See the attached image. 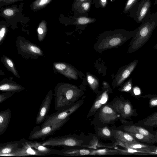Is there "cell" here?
<instances>
[{
    "mask_svg": "<svg viewBox=\"0 0 157 157\" xmlns=\"http://www.w3.org/2000/svg\"><path fill=\"white\" fill-rule=\"evenodd\" d=\"M117 0H109V1L111 2H114L115 1H116Z\"/></svg>",
    "mask_w": 157,
    "mask_h": 157,
    "instance_id": "cell-48",
    "label": "cell"
},
{
    "mask_svg": "<svg viewBox=\"0 0 157 157\" xmlns=\"http://www.w3.org/2000/svg\"><path fill=\"white\" fill-rule=\"evenodd\" d=\"M52 0H35L30 5L31 10L36 11L43 9L50 3Z\"/></svg>",
    "mask_w": 157,
    "mask_h": 157,
    "instance_id": "cell-28",
    "label": "cell"
},
{
    "mask_svg": "<svg viewBox=\"0 0 157 157\" xmlns=\"http://www.w3.org/2000/svg\"><path fill=\"white\" fill-rule=\"evenodd\" d=\"M117 128L122 130L128 133H140L150 138L155 141V135L142 126L133 124H125Z\"/></svg>",
    "mask_w": 157,
    "mask_h": 157,
    "instance_id": "cell-14",
    "label": "cell"
},
{
    "mask_svg": "<svg viewBox=\"0 0 157 157\" xmlns=\"http://www.w3.org/2000/svg\"><path fill=\"white\" fill-rule=\"evenodd\" d=\"M120 115L121 120L130 119L135 116L136 110L134 109L130 101L121 98L113 99L109 104Z\"/></svg>",
    "mask_w": 157,
    "mask_h": 157,
    "instance_id": "cell-8",
    "label": "cell"
},
{
    "mask_svg": "<svg viewBox=\"0 0 157 157\" xmlns=\"http://www.w3.org/2000/svg\"><path fill=\"white\" fill-rule=\"evenodd\" d=\"M0 15L3 17L10 19L13 17L17 12L16 6L2 8L1 9Z\"/></svg>",
    "mask_w": 157,
    "mask_h": 157,
    "instance_id": "cell-29",
    "label": "cell"
},
{
    "mask_svg": "<svg viewBox=\"0 0 157 157\" xmlns=\"http://www.w3.org/2000/svg\"><path fill=\"white\" fill-rule=\"evenodd\" d=\"M138 61V59H135L121 68L114 80L113 85L115 86H120L123 83L134 70Z\"/></svg>",
    "mask_w": 157,
    "mask_h": 157,
    "instance_id": "cell-11",
    "label": "cell"
},
{
    "mask_svg": "<svg viewBox=\"0 0 157 157\" xmlns=\"http://www.w3.org/2000/svg\"><path fill=\"white\" fill-rule=\"evenodd\" d=\"M92 0H86L73 12L74 15L89 17L88 12L90 9Z\"/></svg>",
    "mask_w": 157,
    "mask_h": 157,
    "instance_id": "cell-24",
    "label": "cell"
},
{
    "mask_svg": "<svg viewBox=\"0 0 157 157\" xmlns=\"http://www.w3.org/2000/svg\"><path fill=\"white\" fill-rule=\"evenodd\" d=\"M4 0H0V2H3Z\"/></svg>",
    "mask_w": 157,
    "mask_h": 157,
    "instance_id": "cell-49",
    "label": "cell"
},
{
    "mask_svg": "<svg viewBox=\"0 0 157 157\" xmlns=\"http://www.w3.org/2000/svg\"><path fill=\"white\" fill-rule=\"evenodd\" d=\"M154 5H155L157 4V0H155L154 3Z\"/></svg>",
    "mask_w": 157,
    "mask_h": 157,
    "instance_id": "cell-47",
    "label": "cell"
},
{
    "mask_svg": "<svg viewBox=\"0 0 157 157\" xmlns=\"http://www.w3.org/2000/svg\"><path fill=\"white\" fill-rule=\"evenodd\" d=\"M23 0H4L3 2H2L4 4L6 5Z\"/></svg>",
    "mask_w": 157,
    "mask_h": 157,
    "instance_id": "cell-43",
    "label": "cell"
},
{
    "mask_svg": "<svg viewBox=\"0 0 157 157\" xmlns=\"http://www.w3.org/2000/svg\"><path fill=\"white\" fill-rule=\"evenodd\" d=\"M22 139L18 141L0 144V156L11 153L16 148L21 146Z\"/></svg>",
    "mask_w": 157,
    "mask_h": 157,
    "instance_id": "cell-18",
    "label": "cell"
},
{
    "mask_svg": "<svg viewBox=\"0 0 157 157\" xmlns=\"http://www.w3.org/2000/svg\"><path fill=\"white\" fill-rule=\"evenodd\" d=\"M92 149L84 148L67 147L60 150L59 155L80 156L90 155Z\"/></svg>",
    "mask_w": 157,
    "mask_h": 157,
    "instance_id": "cell-15",
    "label": "cell"
},
{
    "mask_svg": "<svg viewBox=\"0 0 157 157\" xmlns=\"http://www.w3.org/2000/svg\"><path fill=\"white\" fill-rule=\"evenodd\" d=\"M95 130L96 136L98 137L111 140L114 139L116 140L114 137L111 128L107 126L101 127H97L95 128Z\"/></svg>",
    "mask_w": 157,
    "mask_h": 157,
    "instance_id": "cell-22",
    "label": "cell"
},
{
    "mask_svg": "<svg viewBox=\"0 0 157 157\" xmlns=\"http://www.w3.org/2000/svg\"><path fill=\"white\" fill-rule=\"evenodd\" d=\"M7 28L6 26L4 25H1L0 31V41H1L4 38L6 32Z\"/></svg>",
    "mask_w": 157,
    "mask_h": 157,
    "instance_id": "cell-42",
    "label": "cell"
},
{
    "mask_svg": "<svg viewBox=\"0 0 157 157\" xmlns=\"http://www.w3.org/2000/svg\"><path fill=\"white\" fill-rule=\"evenodd\" d=\"M71 24L80 28L85 27L88 25L94 22L96 19L89 17L74 15L71 17Z\"/></svg>",
    "mask_w": 157,
    "mask_h": 157,
    "instance_id": "cell-20",
    "label": "cell"
},
{
    "mask_svg": "<svg viewBox=\"0 0 157 157\" xmlns=\"http://www.w3.org/2000/svg\"><path fill=\"white\" fill-rule=\"evenodd\" d=\"M136 140L139 142L147 143H155L156 141L142 134L137 133H128Z\"/></svg>",
    "mask_w": 157,
    "mask_h": 157,
    "instance_id": "cell-30",
    "label": "cell"
},
{
    "mask_svg": "<svg viewBox=\"0 0 157 157\" xmlns=\"http://www.w3.org/2000/svg\"><path fill=\"white\" fill-rule=\"evenodd\" d=\"M132 87V79L131 78L124 84L120 90L121 91L130 93Z\"/></svg>",
    "mask_w": 157,
    "mask_h": 157,
    "instance_id": "cell-34",
    "label": "cell"
},
{
    "mask_svg": "<svg viewBox=\"0 0 157 157\" xmlns=\"http://www.w3.org/2000/svg\"><path fill=\"white\" fill-rule=\"evenodd\" d=\"M129 44L128 52H134L148 41L157 26V11L150 13L144 20Z\"/></svg>",
    "mask_w": 157,
    "mask_h": 157,
    "instance_id": "cell-2",
    "label": "cell"
},
{
    "mask_svg": "<svg viewBox=\"0 0 157 157\" xmlns=\"http://www.w3.org/2000/svg\"><path fill=\"white\" fill-rule=\"evenodd\" d=\"M11 112L10 108L0 112V135L3 134L10 123Z\"/></svg>",
    "mask_w": 157,
    "mask_h": 157,
    "instance_id": "cell-19",
    "label": "cell"
},
{
    "mask_svg": "<svg viewBox=\"0 0 157 157\" xmlns=\"http://www.w3.org/2000/svg\"><path fill=\"white\" fill-rule=\"evenodd\" d=\"M70 119L48 125L43 127L35 126L30 132L29 137V140L44 139L47 136L60 130L63 126Z\"/></svg>",
    "mask_w": 157,
    "mask_h": 157,
    "instance_id": "cell-6",
    "label": "cell"
},
{
    "mask_svg": "<svg viewBox=\"0 0 157 157\" xmlns=\"http://www.w3.org/2000/svg\"><path fill=\"white\" fill-rule=\"evenodd\" d=\"M23 89V87L21 86L13 83H6L2 84L0 86V90L1 91L14 93L21 91Z\"/></svg>",
    "mask_w": 157,
    "mask_h": 157,
    "instance_id": "cell-27",
    "label": "cell"
},
{
    "mask_svg": "<svg viewBox=\"0 0 157 157\" xmlns=\"http://www.w3.org/2000/svg\"><path fill=\"white\" fill-rule=\"evenodd\" d=\"M138 29L128 31L124 29L104 32L99 36L95 45V49L102 51L107 49L122 45L128 40L133 37Z\"/></svg>",
    "mask_w": 157,
    "mask_h": 157,
    "instance_id": "cell-1",
    "label": "cell"
},
{
    "mask_svg": "<svg viewBox=\"0 0 157 157\" xmlns=\"http://www.w3.org/2000/svg\"><path fill=\"white\" fill-rule=\"evenodd\" d=\"M107 3V0H92V5L96 8H105Z\"/></svg>",
    "mask_w": 157,
    "mask_h": 157,
    "instance_id": "cell-35",
    "label": "cell"
},
{
    "mask_svg": "<svg viewBox=\"0 0 157 157\" xmlns=\"http://www.w3.org/2000/svg\"><path fill=\"white\" fill-rule=\"evenodd\" d=\"M5 64L7 67L11 70L15 75H17V73L14 66V64L12 61L7 58H6L4 59Z\"/></svg>",
    "mask_w": 157,
    "mask_h": 157,
    "instance_id": "cell-37",
    "label": "cell"
},
{
    "mask_svg": "<svg viewBox=\"0 0 157 157\" xmlns=\"http://www.w3.org/2000/svg\"><path fill=\"white\" fill-rule=\"evenodd\" d=\"M83 102V99H82L70 106L59 109L56 112L48 115L40 127L70 119V116L75 112Z\"/></svg>",
    "mask_w": 157,
    "mask_h": 157,
    "instance_id": "cell-5",
    "label": "cell"
},
{
    "mask_svg": "<svg viewBox=\"0 0 157 157\" xmlns=\"http://www.w3.org/2000/svg\"><path fill=\"white\" fill-rule=\"evenodd\" d=\"M130 93L133 96H137L140 95L141 90L138 86H134L132 87V90Z\"/></svg>",
    "mask_w": 157,
    "mask_h": 157,
    "instance_id": "cell-41",
    "label": "cell"
},
{
    "mask_svg": "<svg viewBox=\"0 0 157 157\" xmlns=\"http://www.w3.org/2000/svg\"><path fill=\"white\" fill-rule=\"evenodd\" d=\"M151 151L157 152V147L153 146L151 150Z\"/></svg>",
    "mask_w": 157,
    "mask_h": 157,
    "instance_id": "cell-44",
    "label": "cell"
},
{
    "mask_svg": "<svg viewBox=\"0 0 157 157\" xmlns=\"http://www.w3.org/2000/svg\"><path fill=\"white\" fill-rule=\"evenodd\" d=\"M47 30V23L44 20L39 24L37 28V32L39 38L43 39L46 35Z\"/></svg>",
    "mask_w": 157,
    "mask_h": 157,
    "instance_id": "cell-31",
    "label": "cell"
},
{
    "mask_svg": "<svg viewBox=\"0 0 157 157\" xmlns=\"http://www.w3.org/2000/svg\"><path fill=\"white\" fill-rule=\"evenodd\" d=\"M91 138L89 144L85 146L84 147V148L91 149H97L100 147L113 148L116 146L115 143L112 145L101 143L100 142L98 138V137L97 136H93Z\"/></svg>",
    "mask_w": 157,
    "mask_h": 157,
    "instance_id": "cell-25",
    "label": "cell"
},
{
    "mask_svg": "<svg viewBox=\"0 0 157 157\" xmlns=\"http://www.w3.org/2000/svg\"><path fill=\"white\" fill-rule=\"evenodd\" d=\"M86 0H74L72 6V10L75 12L80 5Z\"/></svg>",
    "mask_w": 157,
    "mask_h": 157,
    "instance_id": "cell-40",
    "label": "cell"
},
{
    "mask_svg": "<svg viewBox=\"0 0 157 157\" xmlns=\"http://www.w3.org/2000/svg\"><path fill=\"white\" fill-rule=\"evenodd\" d=\"M136 124L147 128H155L157 126V111L139 121Z\"/></svg>",
    "mask_w": 157,
    "mask_h": 157,
    "instance_id": "cell-23",
    "label": "cell"
},
{
    "mask_svg": "<svg viewBox=\"0 0 157 157\" xmlns=\"http://www.w3.org/2000/svg\"><path fill=\"white\" fill-rule=\"evenodd\" d=\"M27 143L43 154L44 156L56 155H59L60 150L53 149L43 145L41 142L29 141L26 140Z\"/></svg>",
    "mask_w": 157,
    "mask_h": 157,
    "instance_id": "cell-17",
    "label": "cell"
},
{
    "mask_svg": "<svg viewBox=\"0 0 157 157\" xmlns=\"http://www.w3.org/2000/svg\"><path fill=\"white\" fill-rule=\"evenodd\" d=\"M14 93L11 92H7L5 93L0 94V103H2L12 96Z\"/></svg>",
    "mask_w": 157,
    "mask_h": 157,
    "instance_id": "cell-38",
    "label": "cell"
},
{
    "mask_svg": "<svg viewBox=\"0 0 157 157\" xmlns=\"http://www.w3.org/2000/svg\"><path fill=\"white\" fill-rule=\"evenodd\" d=\"M140 0H127L123 10L124 13H127L129 10Z\"/></svg>",
    "mask_w": 157,
    "mask_h": 157,
    "instance_id": "cell-36",
    "label": "cell"
},
{
    "mask_svg": "<svg viewBox=\"0 0 157 157\" xmlns=\"http://www.w3.org/2000/svg\"><path fill=\"white\" fill-rule=\"evenodd\" d=\"M28 48L29 50L32 52L38 54L41 53L40 49L36 46L29 45L28 46Z\"/></svg>",
    "mask_w": 157,
    "mask_h": 157,
    "instance_id": "cell-39",
    "label": "cell"
},
{
    "mask_svg": "<svg viewBox=\"0 0 157 157\" xmlns=\"http://www.w3.org/2000/svg\"><path fill=\"white\" fill-rule=\"evenodd\" d=\"M82 94V91L75 86L67 85L57 87L55 90V109L57 110L72 105Z\"/></svg>",
    "mask_w": 157,
    "mask_h": 157,
    "instance_id": "cell-3",
    "label": "cell"
},
{
    "mask_svg": "<svg viewBox=\"0 0 157 157\" xmlns=\"http://www.w3.org/2000/svg\"><path fill=\"white\" fill-rule=\"evenodd\" d=\"M144 98H150L149 101V105L150 108H153L157 106V95L148 94L143 96Z\"/></svg>",
    "mask_w": 157,
    "mask_h": 157,
    "instance_id": "cell-33",
    "label": "cell"
},
{
    "mask_svg": "<svg viewBox=\"0 0 157 157\" xmlns=\"http://www.w3.org/2000/svg\"><path fill=\"white\" fill-rule=\"evenodd\" d=\"M151 0H140L129 10V16L138 23H141L151 13Z\"/></svg>",
    "mask_w": 157,
    "mask_h": 157,
    "instance_id": "cell-7",
    "label": "cell"
},
{
    "mask_svg": "<svg viewBox=\"0 0 157 157\" xmlns=\"http://www.w3.org/2000/svg\"><path fill=\"white\" fill-rule=\"evenodd\" d=\"M121 154L118 150L111 148H104L92 149L90 155H115Z\"/></svg>",
    "mask_w": 157,
    "mask_h": 157,
    "instance_id": "cell-26",
    "label": "cell"
},
{
    "mask_svg": "<svg viewBox=\"0 0 157 157\" xmlns=\"http://www.w3.org/2000/svg\"><path fill=\"white\" fill-rule=\"evenodd\" d=\"M109 90H106L99 94L94 100L87 114V117L95 114L103 105L106 104L109 99Z\"/></svg>",
    "mask_w": 157,
    "mask_h": 157,
    "instance_id": "cell-13",
    "label": "cell"
},
{
    "mask_svg": "<svg viewBox=\"0 0 157 157\" xmlns=\"http://www.w3.org/2000/svg\"><path fill=\"white\" fill-rule=\"evenodd\" d=\"M91 140L85 139L75 134H69L50 137L41 143L43 145L48 147L84 148L85 146L89 144Z\"/></svg>",
    "mask_w": 157,
    "mask_h": 157,
    "instance_id": "cell-4",
    "label": "cell"
},
{
    "mask_svg": "<svg viewBox=\"0 0 157 157\" xmlns=\"http://www.w3.org/2000/svg\"><path fill=\"white\" fill-rule=\"evenodd\" d=\"M87 82L91 88L93 90H96L99 85L97 80L92 75H89L87 76Z\"/></svg>",
    "mask_w": 157,
    "mask_h": 157,
    "instance_id": "cell-32",
    "label": "cell"
},
{
    "mask_svg": "<svg viewBox=\"0 0 157 157\" xmlns=\"http://www.w3.org/2000/svg\"><path fill=\"white\" fill-rule=\"evenodd\" d=\"M98 117L102 123L112 124L120 118V115L109 104L102 106L99 110Z\"/></svg>",
    "mask_w": 157,
    "mask_h": 157,
    "instance_id": "cell-9",
    "label": "cell"
},
{
    "mask_svg": "<svg viewBox=\"0 0 157 157\" xmlns=\"http://www.w3.org/2000/svg\"><path fill=\"white\" fill-rule=\"evenodd\" d=\"M154 135L155 137L156 142V143H157V131Z\"/></svg>",
    "mask_w": 157,
    "mask_h": 157,
    "instance_id": "cell-45",
    "label": "cell"
},
{
    "mask_svg": "<svg viewBox=\"0 0 157 157\" xmlns=\"http://www.w3.org/2000/svg\"><path fill=\"white\" fill-rule=\"evenodd\" d=\"M52 98V92L50 90L48 92L42 102L37 115L35 122L39 124L45 120L50 109Z\"/></svg>",
    "mask_w": 157,
    "mask_h": 157,
    "instance_id": "cell-12",
    "label": "cell"
},
{
    "mask_svg": "<svg viewBox=\"0 0 157 157\" xmlns=\"http://www.w3.org/2000/svg\"><path fill=\"white\" fill-rule=\"evenodd\" d=\"M111 129L116 141L125 143L139 142L129 133L125 131L118 128L116 129L111 128Z\"/></svg>",
    "mask_w": 157,
    "mask_h": 157,
    "instance_id": "cell-16",
    "label": "cell"
},
{
    "mask_svg": "<svg viewBox=\"0 0 157 157\" xmlns=\"http://www.w3.org/2000/svg\"><path fill=\"white\" fill-rule=\"evenodd\" d=\"M154 49H157V43L154 47Z\"/></svg>",
    "mask_w": 157,
    "mask_h": 157,
    "instance_id": "cell-46",
    "label": "cell"
},
{
    "mask_svg": "<svg viewBox=\"0 0 157 157\" xmlns=\"http://www.w3.org/2000/svg\"><path fill=\"white\" fill-rule=\"evenodd\" d=\"M115 143L116 146L119 145L124 148H130L138 150L150 151L153 146L144 144L139 142L133 143H125L116 141Z\"/></svg>",
    "mask_w": 157,
    "mask_h": 157,
    "instance_id": "cell-21",
    "label": "cell"
},
{
    "mask_svg": "<svg viewBox=\"0 0 157 157\" xmlns=\"http://www.w3.org/2000/svg\"><path fill=\"white\" fill-rule=\"evenodd\" d=\"M30 155L44 156L36 149L30 146L27 142L26 140L23 138L21 146L16 148L11 153L4 156H25Z\"/></svg>",
    "mask_w": 157,
    "mask_h": 157,
    "instance_id": "cell-10",
    "label": "cell"
}]
</instances>
